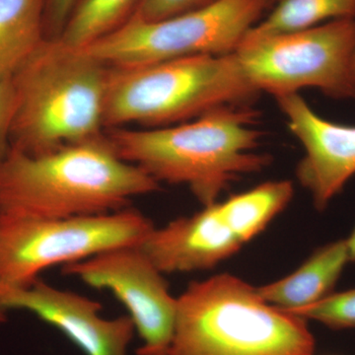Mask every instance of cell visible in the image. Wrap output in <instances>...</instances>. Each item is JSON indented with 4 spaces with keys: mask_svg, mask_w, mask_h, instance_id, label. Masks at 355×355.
Here are the masks:
<instances>
[{
    "mask_svg": "<svg viewBox=\"0 0 355 355\" xmlns=\"http://www.w3.org/2000/svg\"><path fill=\"white\" fill-rule=\"evenodd\" d=\"M7 321V312L0 308V324L6 323Z\"/></svg>",
    "mask_w": 355,
    "mask_h": 355,
    "instance_id": "23",
    "label": "cell"
},
{
    "mask_svg": "<svg viewBox=\"0 0 355 355\" xmlns=\"http://www.w3.org/2000/svg\"><path fill=\"white\" fill-rule=\"evenodd\" d=\"M293 195L291 182L270 181L217 202V207L222 219L244 245L265 230L289 205Z\"/></svg>",
    "mask_w": 355,
    "mask_h": 355,
    "instance_id": "15",
    "label": "cell"
},
{
    "mask_svg": "<svg viewBox=\"0 0 355 355\" xmlns=\"http://www.w3.org/2000/svg\"><path fill=\"white\" fill-rule=\"evenodd\" d=\"M0 308L31 313L64 334L85 355H130L137 333L128 315L107 319L97 301L40 279L26 286L0 287Z\"/></svg>",
    "mask_w": 355,
    "mask_h": 355,
    "instance_id": "10",
    "label": "cell"
},
{
    "mask_svg": "<svg viewBox=\"0 0 355 355\" xmlns=\"http://www.w3.org/2000/svg\"><path fill=\"white\" fill-rule=\"evenodd\" d=\"M76 0H46L44 32L46 39H57Z\"/></svg>",
    "mask_w": 355,
    "mask_h": 355,
    "instance_id": "21",
    "label": "cell"
},
{
    "mask_svg": "<svg viewBox=\"0 0 355 355\" xmlns=\"http://www.w3.org/2000/svg\"><path fill=\"white\" fill-rule=\"evenodd\" d=\"M46 0H0V78L9 79L46 39Z\"/></svg>",
    "mask_w": 355,
    "mask_h": 355,
    "instance_id": "14",
    "label": "cell"
},
{
    "mask_svg": "<svg viewBox=\"0 0 355 355\" xmlns=\"http://www.w3.org/2000/svg\"><path fill=\"white\" fill-rule=\"evenodd\" d=\"M355 19L270 36L245 37L234 55L248 83L273 97L314 88L355 99Z\"/></svg>",
    "mask_w": 355,
    "mask_h": 355,
    "instance_id": "7",
    "label": "cell"
},
{
    "mask_svg": "<svg viewBox=\"0 0 355 355\" xmlns=\"http://www.w3.org/2000/svg\"><path fill=\"white\" fill-rule=\"evenodd\" d=\"M340 19H355V0H277L247 37L299 31Z\"/></svg>",
    "mask_w": 355,
    "mask_h": 355,
    "instance_id": "17",
    "label": "cell"
},
{
    "mask_svg": "<svg viewBox=\"0 0 355 355\" xmlns=\"http://www.w3.org/2000/svg\"><path fill=\"white\" fill-rule=\"evenodd\" d=\"M109 72L83 49L44 40L12 77L11 149L39 155L104 137Z\"/></svg>",
    "mask_w": 355,
    "mask_h": 355,
    "instance_id": "3",
    "label": "cell"
},
{
    "mask_svg": "<svg viewBox=\"0 0 355 355\" xmlns=\"http://www.w3.org/2000/svg\"><path fill=\"white\" fill-rule=\"evenodd\" d=\"M16 91L12 78H0V162L10 151V135L16 112Z\"/></svg>",
    "mask_w": 355,
    "mask_h": 355,
    "instance_id": "20",
    "label": "cell"
},
{
    "mask_svg": "<svg viewBox=\"0 0 355 355\" xmlns=\"http://www.w3.org/2000/svg\"><path fill=\"white\" fill-rule=\"evenodd\" d=\"M349 261L345 239L331 242L317 249L295 272L257 287V291L266 302L280 309H301L331 294Z\"/></svg>",
    "mask_w": 355,
    "mask_h": 355,
    "instance_id": "13",
    "label": "cell"
},
{
    "mask_svg": "<svg viewBox=\"0 0 355 355\" xmlns=\"http://www.w3.org/2000/svg\"><path fill=\"white\" fill-rule=\"evenodd\" d=\"M178 298L169 355H314L307 320L268 304L257 287L221 273Z\"/></svg>",
    "mask_w": 355,
    "mask_h": 355,
    "instance_id": "4",
    "label": "cell"
},
{
    "mask_svg": "<svg viewBox=\"0 0 355 355\" xmlns=\"http://www.w3.org/2000/svg\"><path fill=\"white\" fill-rule=\"evenodd\" d=\"M275 0H218L166 19L130 18L83 50L109 67H135L190 55L235 53Z\"/></svg>",
    "mask_w": 355,
    "mask_h": 355,
    "instance_id": "8",
    "label": "cell"
},
{
    "mask_svg": "<svg viewBox=\"0 0 355 355\" xmlns=\"http://www.w3.org/2000/svg\"><path fill=\"white\" fill-rule=\"evenodd\" d=\"M141 0H76L58 40L84 49L123 27Z\"/></svg>",
    "mask_w": 355,
    "mask_h": 355,
    "instance_id": "16",
    "label": "cell"
},
{
    "mask_svg": "<svg viewBox=\"0 0 355 355\" xmlns=\"http://www.w3.org/2000/svg\"><path fill=\"white\" fill-rule=\"evenodd\" d=\"M139 246L166 275L210 270L243 244L222 219L216 202L193 216L154 227Z\"/></svg>",
    "mask_w": 355,
    "mask_h": 355,
    "instance_id": "12",
    "label": "cell"
},
{
    "mask_svg": "<svg viewBox=\"0 0 355 355\" xmlns=\"http://www.w3.org/2000/svg\"><path fill=\"white\" fill-rule=\"evenodd\" d=\"M277 1V0H275V2Z\"/></svg>",
    "mask_w": 355,
    "mask_h": 355,
    "instance_id": "25",
    "label": "cell"
},
{
    "mask_svg": "<svg viewBox=\"0 0 355 355\" xmlns=\"http://www.w3.org/2000/svg\"><path fill=\"white\" fill-rule=\"evenodd\" d=\"M216 1L218 0H141L132 18L141 21L162 20Z\"/></svg>",
    "mask_w": 355,
    "mask_h": 355,
    "instance_id": "19",
    "label": "cell"
},
{
    "mask_svg": "<svg viewBox=\"0 0 355 355\" xmlns=\"http://www.w3.org/2000/svg\"><path fill=\"white\" fill-rule=\"evenodd\" d=\"M259 94L234 53L110 67L105 130L178 125L224 107L249 106Z\"/></svg>",
    "mask_w": 355,
    "mask_h": 355,
    "instance_id": "5",
    "label": "cell"
},
{
    "mask_svg": "<svg viewBox=\"0 0 355 355\" xmlns=\"http://www.w3.org/2000/svg\"><path fill=\"white\" fill-rule=\"evenodd\" d=\"M256 119L250 106L224 107L178 125L112 128L106 135L123 160L159 184H184L207 207L242 175L270 165V155L252 153L263 135L251 127Z\"/></svg>",
    "mask_w": 355,
    "mask_h": 355,
    "instance_id": "2",
    "label": "cell"
},
{
    "mask_svg": "<svg viewBox=\"0 0 355 355\" xmlns=\"http://www.w3.org/2000/svg\"><path fill=\"white\" fill-rule=\"evenodd\" d=\"M160 188L123 160L107 135L39 155L10 149L0 162V214L64 218L108 214Z\"/></svg>",
    "mask_w": 355,
    "mask_h": 355,
    "instance_id": "1",
    "label": "cell"
},
{
    "mask_svg": "<svg viewBox=\"0 0 355 355\" xmlns=\"http://www.w3.org/2000/svg\"><path fill=\"white\" fill-rule=\"evenodd\" d=\"M345 241H347V249H349V261H355V227Z\"/></svg>",
    "mask_w": 355,
    "mask_h": 355,
    "instance_id": "22",
    "label": "cell"
},
{
    "mask_svg": "<svg viewBox=\"0 0 355 355\" xmlns=\"http://www.w3.org/2000/svg\"><path fill=\"white\" fill-rule=\"evenodd\" d=\"M305 320H313L333 330L355 329V288L329 294L316 303L287 311Z\"/></svg>",
    "mask_w": 355,
    "mask_h": 355,
    "instance_id": "18",
    "label": "cell"
},
{
    "mask_svg": "<svg viewBox=\"0 0 355 355\" xmlns=\"http://www.w3.org/2000/svg\"><path fill=\"white\" fill-rule=\"evenodd\" d=\"M275 101L304 148L296 168L299 183L309 191L315 207L324 210L355 175V125L322 118L298 93Z\"/></svg>",
    "mask_w": 355,
    "mask_h": 355,
    "instance_id": "11",
    "label": "cell"
},
{
    "mask_svg": "<svg viewBox=\"0 0 355 355\" xmlns=\"http://www.w3.org/2000/svg\"><path fill=\"white\" fill-rule=\"evenodd\" d=\"M62 272L92 288L109 291L121 301L142 342L137 355H169L178 298L139 245L114 248L65 265Z\"/></svg>",
    "mask_w": 355,
    "mask_h": 355,
    "instance_id": "9",
    "label": "cell"
},
{
    "mask_svg": "<svg viewBox=\"0 0 355 355\" xmlns=\"http://www.w3.org/2000/svg\"><path fill=\"white\" fill-rule=\"evenodd\" d=\"M153 229L148 217L130 207L64 218L0 214V287L26 286L51 266L137 246Z\"/></svg>",
    "mask_w": 355,
    "mask_h": 355,
    "instance_id": "6",
    "label": "cell"
},
{
    "mask_svg": "<svg viewBox=\"0 0 355 355\" xmlns=\"http://www.w3.org/2000/svg\"><path fill=\"white\" fill-rule=\"evenodd\" d=\"M354 76H355V53H354Z\"/></svg>",
    "mask_w": 355,
    "mask_h": 355,
    "instance_id": "24",
    "label": "cell"
}]
</instances>
